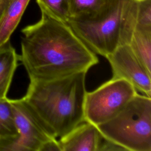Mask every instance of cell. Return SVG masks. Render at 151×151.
I'll list each match as a JSON object with an SVG mask.
<instances>
[{
	"label": "cell",
	"mask_w": 151,
	"mask_h": 151,
	"mask_svg": "<svg viewBox=\"0 0 151 151\" xmlns=\"http://www.w3.org/2000/svg\"><path fill=\"white\" fill-rule=\"evenodd\" d=\"M134 0H111L96 15L67 23L94 54L106 57L120 45V33Z\"/></svg>",
	"instance_id": "cell-4"
},
{
	"label": "cell",
	"mask_w": 151,
	"mask_h": 151,
	"mask_svg": "<svg viewBox=\"0 0 151 151\" xmlns=\"http://www.w3.org/2000/svg\"><path fill=\"white\" fill-rule=\"evenodd\" d=\"M41 13L66 22L69 16L70 0H36Z\"/></svg>",
	"instance_id": "cell-14"
},
{
	"label": "cell",
	"mask_w": 151,
	"mask_h": 151,
	"mask_svg": "<svg viewBox=\"0 0 151 151\" xmlns=\"http://www.w3.org/2000/svg\"><path fill=\"white\" fill-rule=\"evenodd\" d=\"M135 29L151 31V0L137 1Z\"/></svg>",
	"instance_id": "cell-15"
},
{
	"label": "cell",
	"mask_w": 151,
	"mask_h": 151,
	"mask_svg": "<svg viewBox=\"0 0 151 151\" xmlns=\"http://www.w3.org/2000/svg\"><path fill=\"white\" fill-rule=\"evenodd\" d=\"M118 150H126L124 148L116 143L112 142L110 140H106L103 138L99 151H118Z\"/></svg>",
	"instance_id": "cell-16"
},
{
	"label": "cell",
	"mask_w": 151,
	"mask_h": 151,
	"mask_svg": "<svg viewBox=\"0 0 151 151\" xmlns=\"http://www.w3.org/2000/svg\"><path fill=\"white\" fill-rule=\"evenodd\" d=\"M18 137L7 145L5 151H40L51 137L42 128L22 99H10Z\"/></svg>",
	"instance_id": "cell-6"
},
{
	"label": "cell",
	"mask_w": 151,
	"mask_h": 151,
	"mask_svg": "<svg viewBox=\"0 0 151 151\" xmlns=\"http://www.w3.org/2000/svg\"><path fill=\"white\" fill-rule=\"evenodd\" d=\"M87 73L51 80H29L21 99L51 137L60 138L85 122Z\"/></svg>",
	"instance_id": "cell-2"
},
{
	"label": "cell",
	"mask_w": 151,
	"mask_h": 151,
	"mask_svg": "<svg viewBox=\"0 0 151 151\" xmlns=\"http://www.w3.org/2000/svg\"><path fill=\"white\" fill-rule=\"evenodd\" d=\"M105 58L111 68V78L123 79L137 91L151 97V74L138 61L129 44L119 45Z\"/></svg>",
	"instance_id": "cell-7"
},
{
	"label": "cell",
	"mask_w": 151,
	"mask_h": 151,
	"mask_svg": "<svg viewBox=\"0 0 151 151\" xmlns=\"http://www.w3.org/2000/svg\"><path fill=\"white\" fill-rule=\"evenodd\" d=\"M30 0H10L0 19V47L9 41Z\"/></svg>",
	"instance_id": "cell-10"
},
{
	"label": "cell",
	"mask_w": 151,
	"mask_h": 151,
	"mask_svg": "<svg viewBox=\"0 0 151 151\" xmlns=\"http://www.w3.org/2000/svg\"><path fill=\"white\" fill-rule=\"evenodd\" d=\"M19 61L29 80H51L88 71L99 63L66 22L41 13L22 30Z\"/></svg>",
	"instance_id": "cell-1"
},
{
	"label": "cell",
	"mask_w": 151,
	"mask_h": 151,
	"mask_svg": "<svg viewBox=\"0 0 151 151\" xmlns=\"http://www.w3.org/2000/svg\"><path fill=\"white\" fill-rule=\"evenodd\" d=\"M103 139L97 127L84 122L60 138L61 151H99Z\"/></svg>",
	"instance_id": "cell-8"
},
{
	"label": "cell",
	"mask_w": 151,
	"mask_h": 151,
	"mask_svg": "<svg viewBox=\"0 0 151 151\" xmlns=\"http://www.w3.org/2000/svg\"><path fill=\"white\" fill-rule=\"evenodd\" d=\"M137 91L123 79L111 78L92 91H87L84 102L85 122L98 126L117 115Z\"/></svg>",
	"instance_id": "cell-5"
},
{
	"label": "cell",
	"mask_w": 151,
	"mask_h": 151,
	"mask_svg": "<svg viewBox=\"0 0 151 151\" xmlns=\"http://www.w3.org/2000/svg\"><path fill=\"white\" fill-rule=\"evenodd\" d=\"M136 1H141V0H136Z\"/></svg>",
	"instance_id": "cell-19"
},
{
	"label": "cell",
	"mask_w": 151,
	"mask_h": 151,
	"mask_svg": "<svg viewBox=\"0 0 151 151\" xmlns=\"http://www.w3.org/2000/svg\"><path fill=\"white\" fill-rule=\"evenodd\" d=\"M40 151H61V149L58 140L51 138L42 145Z\"/></svg>",
	"instance_id": "cell-17"
},
{
	"label": "cell",
	"mask_w": 151,
	"mask_h": 151,
	"mask_svg": "<svg viewBox=\"0 0 151 151\" xmlns=\"http://www.w3.org/2000/svg\"><path fill=\"white\" fill-rule=\"evenodd\" d=\"M19 61V55L10 41L0 47V99L7 97Z\"/></svg>",
	"instance_id": "cell-9"
},
{
	"label": "cell",
	"mask_w": 151,
	"mask_h": 151,
	"mask_svg": "<svg viewBox=\"0 0 151 151\" xmlns=\"http://www.w3.org/2000/svg\"><path fill=\"white\" fill-rule=\"evenodd\" d=\"M110 1L70 0L69 19H84L94 17L102 11Z\"/></svg>",
	"instance_id": "cell-13"
},
{
	"label": "cell",
	"mask_w": 151,
	"mask_h": 151,
	"mask_svg": "<svg viewBox=\"0 0 151 151\" xmlns=\"http://www.w3.org/2000/svg\"><path fill=\"white\" fill-rule=\"evenodd\" d=\"M18 135L9 99H0V150Z\"/></svg>",
	"instance_id": "cell-12"
},
{
	"label": "cell",
	"mask_w": 151,
	"mask_h": 151,
	"mask_svg": "<svg viewBox=\"0 0 151 151\" xmlns=\"http://www.w3.org/2000/svg\"><path fill=\"white\" fill-rule=\"evenodd\" d=\"M103 137L128 151H151V97L137 93L114 117L96 126Z\"/></svg>",
	"instance_id": "cell-3"
},
{
	"label": "cell",
	"mask_w": 151,
	"mask_h": 151,
	"mask_svg": "<svg viewBox=\"0 0 151 151\" xmlns=\"http://www.w3.org/2000/svg\"><path fill=\"white\" fill-rule=\"evenodd\" d=\"M128 44L138 61L151 74V31L135 29Z\"/></svg>",
	"instance_id": "cell-11"
},
{
	"label": "cell",
	"mask_w": 151,
	"mask_h": 151,
	"mask_svg": "<svg viewBox=\"0 0 151 151\" xmlns=\"http://www.w3.org/2000/svg\"><path fill=\"white\" fill-rule=\"evenodd\" d=\"M10 0H0V19Z\"/></svg>",
	"instance_id": "cell-18"
}]
</instances>
